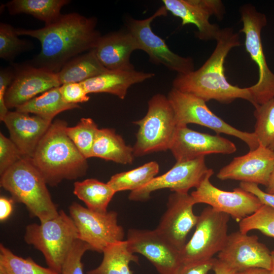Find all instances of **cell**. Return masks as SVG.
Wrapping results in <instances>:
<instances>
[{
	"label": "cell",
	"mask_w": 274,
	"mask_h": 274,
	"mask_svg": "<svg viewBox=\"0 0 274 274\" xmlns=\"http://www.w3.org/2000/svg\"><path fill=\"white\" fill-rule=\"evenodd\" d=\"M80 108L78 104H69L64 101L59 86L51 89L40 95L16 108V111L32 113L44 119L52 121L58 114L63 111Z\"/></svg>",
	"instance_id": "obj_28"
},
{
	"label": "cell",
	"mask_w": 274,
	"mask_h": 274,
	"mask_svg": "<svg viewBox=\"0 0 274 274\" xmlns=\"http://www.w3.org/2000/svg\"><path fill=\"white\" fill-rule=\"evenodd\" d=\"M70 216L78 233V239L91 250L102 253L113 243L124 240V231L118 224V214L113 211L101 213L74 202L69 207Z\"/></svg>",
	"instance_id": "obj_10"
},
{
	"label": "cell",
	"mask_w": 274,
	"mask_h": 274,
	"mask_svg": "<svg viewBox=\"0 0 274 274\" xmlns=\"http://www.w3.org/2000/svg\"><path fill=\"white\" fill-rule=\"evenodd\" d=\"M12 66L1 67L0 70V119L2 121L8 113L5 101L6 92L11 84L14 77Z\"/></svg>",
	"instance_id": "obj_39"
},
{
	"label": "cell",
	"mask_w": 274,
	"mask_h": 274,
	"mask_svg": "<svg viewBox=\"0 0 274 274\" xmlns=\"http://www.w3.org/2000/svg\"><path fill=\"white\" fill-rule=\"evenodd\" d=\"M229 218L210 206L205 208L198 216L192 237L180 251L181 263L209 260L221 251L228 235Z\"/></svg>",
	"instance_id": "obj_9"
},
{
	"label": "cell",
	"mask_w": 274,
	"mask_h": 274,
	"mask_svg": "<svg viewBox=\"0 0 274 274\" xmlns=\"http://www.w3.org/2000/svg\"><path fill=\"white\" fill-rule=\"evenodd\" d=\"M169 100L179 126L193 123L206 127L217 134L224 133L236 137L249 147L250 151L259 146L258 140L253 132L240 130L215 115L203 99L190 93L172 88L167 96Z\"/></svg>",
	"instance_id": "obj_8"
},
{
	"label": "cell",
	"mask_w": 274,
	"mask_h": 274,
	"mask_svg": "<svg viewBox=\"0 0 274 274\" xmlns=\"http://www.w3.org/2000/svg\"><path fill=\"white\" fill-rule=\"evenodd\" d=\"M213 174L211 168L195 190L191 193L195 204H207L217 211L228 214L238 222L253 214L263 206L256 196L239 187L232 191L218 188L210 181Z\"/></svg>",
	"instance_id": "obj_12"
},
{
	"label": "cell",
	"mask_w": 274,
	"mask_h": 274,
	"mask_svg": "<svg viewBox=\"0 0 274 274\" xmlns=\"http://www.w3.org/2000/svg\"><path fill=\"white\" fill-rule=\"evenodd\" d=\"M67 126V122L62 120L52 123L30 158L51 186L64 180L82 177L88 169L87 159L66 133Z\"/></svg>",
	"instance_id": "obj_3"
},
{
	"label": "cell",
	"mask_w": 274,
	"mask_h": 274,
	"mask_svg": "<svg viewBox=\"0 0 274 274\" xmlns=\"http://www.w3.org/2000/svg\"><path fill=\"white\" fill-rule=\"evenodd\" d=\"M24 238L42 253L49 268L60 274L66 258L78 239V233L70 216L60 210L53 219L28 225Z\"/></svg>",
	"instance_id": "obj_5"
},
{
	"label": "cell",
	"mask_w": 274,
	"mask_h": 274,
	"mask_svg": "<svg viewBox=\"0 0 274 274\" xmlns=\"http://www.w3.org/2000/svg\"><path fill=\"white\" fill-rule=\"evenodd\" d=\"M195 204L188 192H173L168 197L166 211L155 229L179 251L186 244L188 233L196 225L198 216L193 211Z\"/></svg>",
	"instance_id": "obj_17"
},
{
	"label": "cell",
	"mask_w": 274,
	"mask_h": 274,
	"mask_svg": "<svg viewBox=\"0 0 274 274\" xmlns=\"http://www.w3.org/2000/svg\"><path fill=\"white\" fill-rule=\"evenodd\" d=\"M14 77L5 97L8 109H15L51 89L61 86L57 73L37 67L28 62L13 63Z\"/></svg>",
	"instance_id": "obj_15"
},
{
	"label": "cell",
	"mask_w": 274,
	"mask_h": 274,
	"mask_svg": "<svg viewBox=\"0 0 274 274\" xmlns=\"http://www.w3.org/2000/svg\"><path fill=\"white\" fill-rule=\"evenodd\" d=\"M215 274H236V271L217 258L214 259L212 268Z\"/></svg>",
	"instance_id": "obj_43"
},
{
	"label": "cell",
	"mask_w": 274,
	"mask_h": 274,
	"mask_svg": "<svg viewBox=\"0 0 274 274\" xmlns=\"http://www.w3.org/2000/svg\"><path fill=\"white\" fill-rule=\"evenodd\" d=\"M243 27L239 32L245 36V47L258 68L259 78L256 84L249 87L251 104L254 107L274 98V73L269 69L262 45L261 32L267 23L265 15L255 6L246 4L240 9Z\"/></svg>",
	"instance_id": "obj_7"
},
{
	"label": "cell",
	"mask_w": 274,
	"mask_h": 274,
	"mask_svg": "<svg viewBox=\"0 0 274 274\" xmlns=\"http://www.w3.org/2000/svg\"><path fill=\"white\" fill-rule=\"evenodd\" d=\"M0 184L13 201L24 204L30 216L37 218L40 223L58 215L47 184L30 158H22L1 175Z\"/></svg>",
	"instance_id": "obj_4"
},
{
	"label": "cell",
	"mask_w": 274,
	"mask_h": 274,
	"mask_svg": "<svg viewBox=\"0 0 274 274\" xmlns=\"http://www.w3.org/2000/svg\"><path fill=\"white\" fill-rule=\"evenodd\" d=\"M213 53L198 70L187 74H178L173 87L194 95L206 102L215 100L228 104L237 98L251 102L249 87L241 88L229 83L225 76L224 64L228 53L241 45L239 35L231 27L221 30L216 39Z\"/></svg>",
	"instance_id": "obj_2"
},
{
	"label": "cell",
	"mask_w": 274,
	"mask_h": 274,
	"mask_svg": "<svg viewBox=\"0 0 274 274\" xmlns=\"http://www.w3.org/2000/svg\"><path fill=\"white\" fill-rule=\"evenodd\" d=\"M74 193L89 210L104 213L108 212V205L116 192L107 183L91 178L75 182Z\"/></svg>",
	"instance_id": "obj_29"
},
{
	"label": "cell",
	"mask_w": 274,
	"mask_h": 274,
	"mask_svg": "<svg viewBox=\"0 0 274 274\" xmlns=\"http://www.w3.org/2000/svg\"><path fill=\"white\" fill-rule=\"evenodd\" d=\"M238 226L243 233L258 230L267 236L274 237V209L263 205L256 212L238 222Z\"/></svg>",
	"instance_id": "obj_35"
},
{
	"label": "cell",
	"mask_w": 274,
	"mask_h": 274,
	"mask_svg": "<svg viewBox=\"0 0 274 274\" xmlns=\"http://www.w3.org/2000/svg\"><path fill=\"white\" fill-rule=\"evenodd\" d=\"M59 90L64 102L78 104L87 102L90 97L82 82L67 83L59 86Z\"/></svg>",
	"instance_id": "obj_38"
},
{
	"label": "cell",
	"mask_w": 274,
	"mask_h": 274,
	"mask_svg": "<svg viewBox=\"0 0 274 274\" xmlns=\"http://www.w3.org/2000/svg\"><path fill=\"white\" fill-rule=\"evenodd\" d=\"M68 0H12L6 4L10 15L26 14L43 21L45 25L55 21Z\"/></svg>",
	"instance_id": "obj_27"
},
{
	"label": "cell",
	"mask_w": 274,
	"mask_h": 274,
	"mask_svg": "<svg viewBox=\"0 0 274 274\" xmlns=\"http://www.w3.org/2000/svg\"><path fill=\"white\" fill-rule=\"evenodd\" d=\"M211 169L206 165L205 157L176 162L164 174L155 177L142 188L131 191L128 199L132 201H144L150 197L152 192L162 189L187 193L191 188H196L199 185Z\"/></svg>",
	"instance_id": "obj_13"
},
{
	"label": "cell",
	"mask_w": 274,
	"mask_h": 274,
	"mask_svg": "<svg viewBox=\"0 0 274 274\" xmlns=\"http://www.w3.org/2000/svg\"><path fill=\"white\" fill-rule=\"evenodd\" d=\"M91 157H98L122 164H130L134 158L133 148L112 128L98 129Z\"/></svg>",
	"instance_id": "obj_24"
},
{
	"label": "cell",
	"mask_w": 274,
	"mask_h": 274,
	"mask_svg": "<svg viewBox=\"0 0 274 274\" xmlns=\"http://www.w3.org/2000/svg\"><path fill=\"white\" fill-rule=\"evenodd\" d=\"M2 121L9 130L10 139L24 157L29 158L52 123L40 116L17 111H9Z\"/></svg>",
	"instance_id": "obj_21"
},
{
	"label": "cell",
	"mask_w": 274,
	"mask_h": 274,
	"mask_svg": "<svg viewBox=\"0 0 274 274\" xmlns=\"http://www.w3.org/2000/svg\"><path fill=\"white\" fill-rule=\"evenodd\" d=\"M154 75L135 70L109 71L82 83L88 94L107 93L124 99L131 86L149 79Z\"/></svg>",
	"instance_id": "obj_23"
},
{
	"label": "cell",
	"mask_w": 274,
	"mask_h": 274,
	"mask_svg": "<svg viewBox=\"0 0 274 274\" xmlns=\"http://www.w3.org/2000/svg\"><path fill=\"white\" fill-rule=\"evenodd\" d=\"M89 250H91L89 246L78 239L65 259L60 274H84L82 258Z\"/></svg>",
	"instance_id": "obj_36"
},
{
	"label": "cell",
	"mask_w": 274,
	"mask_h": 274,
	"mask_svg": "<svg viewBox=\"0 0 274 274\" xmlns=\"http://www.w3.org/2000/svg\"><path fill=\"white\" fill-rule=\"evenodd\" d=\"M94 49L98 60L107 69L129 71L134 70L130 61L131 54L140 48L127 29L101 36Z\"/></svg>",
	"instance_id": "obj_22"
},
{
	"label": "cell",
	"mask_w": 274,
	"mask_h": 274,
	"mask_svg": "<svg viewBox=\"0 0 274 274\" xmlns=\"http://www.w3.org/2000/svg\"><path fill=\"white\" fill-rule=\"evenodd\" d=\"M265 191L268 193L274 194V166Z\"/></svg>",
	"instance_id": "obj_45"
},
{
	"label": "cell",
	"mask_w": 274,
	"mask_h": 274,
	"mask_svg": "<svg viewBox=\"0 0 274 274\" xmlns=\"http://www.w3.org/2000/svg\"><path fill=\"white\" fill-rule=\"evenodd\" d=\"M133 123L139 127L132 147L134 157L169 150L178 127L169 100L159 93L149 100L146 115Z\"/></svg>",
	"instance_id": "obj_6"
},
{
	"label": "cell",
	"mask_w": 274,
	"mask_h": 274,
	"mask_svg": "<svg viewBox=\"0 0 274 274\" xmlns=\"http://www.w3.org/2000/svg\"><path fill=\"white\" fill-rule=\"evenodd\" d=\"M8 198L1 196L0 198V220H6L11 214L13 210L12 201Z\"/></svg>",
	"instance_id": "obj_42"
},
{
	"label": "cell",
	"mask_w": 274,
	"mask_h": 274,
	"mask_svg": "<svg viewBox=\"0 0 274 274\" xmlns=\"http://www.w3.org/2000/svg\"><path fill=\"white\" fill-rule=\"evenodd\" d=\"M0 274H59L51 268L43 267L31 257L24 258L14 254L0 244Z\"/></svg>",
	"instance_id": "obj_31"
},
{
	"label": "cell",
	"mask_w": 274,
	"mask_h": 274,
	"mask_svg": "<svg viewBox=\"0 0 274 274\" xmlns=\"http://www.w3.org/2000/svg\"><path fill=\"white\" fill-rule=\"evenodd\" d=\"M217 259L236 272L251 267L270 270L271 252L256 235H249L239 230L228 234Z\"/></svg>",
	"instance_id": "obj_16"
},
{
	"label": "cell",
	"mask_w": 274,
	"mask_h": 274,
	"mask_svg": "<svg viewBox=\"0 0 274 274\" xmlns=\"http://www.w3.org/2000/svg\"><path fill=\"white\" fill-rule=\"evenodd\" d=\"M239 187L256 196L263 205H266L274 209V194L263 191L254 183L240 182Z\"/></svg>",
	"instance_id": "obj_41"
},
{
	"label": "cell",
	"mask_w": 274,
	"mask_h": 274,
	"mask_svg": "<svg viewBox=\"0 0 274 274\" xmlns=\"http://www.w3.org/2000/svg\"><path fill=\"white\" fill-rule=\"evenodd\" d=\"M101 262L87 274H133L130 269L131 262L139 263V257L128 248L126 240L110 245L102 252Z\"/></svg>",
	"instance_id": "obj_26"
},
{
	"label": "cell",
	"mask_w": 274,
	"mask_h": 274,
	"mask_svg": "<svg viewBox=\"0 0 274 274\" xmlns=\"http://www.w3.org/2000/svg\"><path fill=\"white\" fill-rule=\"evenodd\" d=\"M236 274H271V273L270 270L265 268L251 267L237 271Z\"/></svg>",
	"instance_id": "obj_44"
},
{
	"label": "cell",
	"mask_w": 274,
	"mask_h": 274,
	"mask_svg": "<svg viewBox=\"0 0 274 274\" xmlns=\"http://www.w3.org/2000/svg\"><path fill=\"white\" fill-rule=\"evenodd\" d=\"M109 71L100 63L92 49L68 61L57 74L62 85L82 82Z\"/></svg>",
	"instance_id": "obj_25"
},
{
	"label": "cell",
	"mask_w": 274,
	"mask_h": 274,
	"mask_svg": "<svg viewBox=\"0 0 274 274\" xmlns=\"http://www.w3.org/2000/svg\"><path fill=\"white\" fill-rule=\"evenodd\" d=\"M255 109L253 132L260 145L274 151V98Z\"/></svg>",
	"instance_id": "obj_32"
},
{
	"label": "cell",
	"mask_w": 274,
	"mask_h": 274,
	"mask_svg": "<svg viewBox=\"0 0 274 274\" xmlns=\"http://www.w3.org/2000/svg\"><path fill=\"white\" fill-rule=\"evenodd\" d=\"M98 129L92 119L82 118L76 125L67 126L65 132L81 154L87 159L91 157Z\"/></svg>",
	"instance_id": "obj_33"
},
{
	"label": "cell",
	"mask_w": 274,
	"mask_h": 274,
	"mask_svg": "<svg viewBox=\"0 0 274 274\" xmlns=\"http://www.w3.org/2000/svg\"><path fill=\"white\" fill-rule=\"evenodd\" d=\"M271 266L270 271L271 274H274V250L271 252Z\"/></svg>",
	"instance_id": "obj_46"
},
{
	"label": "cell",
	"mask_w": 274,
	"mask_h": 274,
	"mask_svg": "<svg viewBox=\"0 0 274 274\" xmlns=\"http://www.w3.org/2000/svg\"><path fill=\"white\" fill-rule=\"evenodd\" d=\"M159 170L158 163L152 161L131 170L116 174L107 183L116 193L126 190L132 191L150 183Z\"/></svg>",
	"instance_id": "obj_30"
},
{
	"label": "cell",
	"mask_w": 274,
	"mask_h": 274,
	"mask_svg": "<svg viewBox=\"0 0 274 274\" xmlns=\"http://www.w3.org/2000/svg\"><path fill=\"white\" fill-rule=\"evenodd\" d=\"M15 28L10 24L0 23V57L13 61L16 56L33 47L31 42L19 38Z\"/></svg>",
	"instance_id": "obj_34"
},
{
	"label": "cell",
	"mask_w": 274,
	"mask_h": 274,
	"mask_svg": "<svg viewBox=\"0 0 274 274\" xmlns=\"http://www.w3.org/2000/svg\"><path fill=\"white\" fill-rule=\"evenodd\" d=\"M164 6L160 7L152 16L145 19L129 18L127 29L135 39L140 50L145 51L150 60L156 64H162L178 74H187L194 71L193 59L181 56L171 51L165 41L152 31L151 23L158 17L166 15Z\"/></svg>",
	"instance_id": "obj_11"
},
{
	"label": "cell",
	"mask_w": 274,
	"mask_h": 274,
	"mask_svg": "<svg viewBox=\"0 0 274 274\" xmlns=\"http://www.w3.org/2000/svg\"><path fill=\"white\" fill-rule=\"evenodd\" d=\"M97 23L95 17H87L77 13L61 14L43 28H16V32L40 42L41 51L29 63L57 73L68 61L96 47L102 36L96 29Z\"/></svg>",
	"instance_id": "obj_1"
},
{
	"label": "cell",
	"mask_w": 274,
	"mask_h": 274,
	"mask_svg": "<svg viewBox=\"0 0 274 274\" xmlns=\"http://www.w3.org/2000/svg\"><path fill=\"white\" fill-rule=\"evenodd\" d=\"M126 241L129 250L145 257L159 274H175L182 264L180 251L156 229H130Z\"/></svg>",
	"instance_id": "obj_14"
},
{
	"label": "cell",
	"mask_w": 274,
	"mask_h": 274,
	"mask_svg": "<svg viewBox=\"0 0 274 274\" xmlns=\"http://www.w3.org/2000/svg\"><path fill=\"white\" fill-rule=\"evenodd\" d=\"M169 150L176 162H183L212 154H233L236 147L218 134L198 132L185 125L178 126Z\"/></svg>",
	"instance_id": "obj_19"
},
{
	"label": "cell",
	"mask_w": 274,
	"mask_h": 274,
	"mask_svg": "<svg viewBox=\"0 0 274 274\" xmlns=\"http://www.w3.org/2000/svg\"><path fill=\"white\" fill-rule=\"evenodd\" d=\"M24 157L22 153L10 139L0 133V174Z\"/></svg>",
	"instance_id": "obj_37"
},
{
	"label": "cell",
	"mask_w": 274,
	"mask_h": 274,
	"mask_svg": "<svg viewBox=\"0 0 274 274\" xmlns=\"http://www.w3.org/2000/svg\"><path fill=\"white\" fill-rule=\"evenodd\" d=\"M167 11L182 20V25L193 24L197 28V37L201 40H215L221 29L211 23L210 18L216 16L222 19L225 12L220 0H163Z\"/></svg>",
	"instance_id": "obj_18"
},
{
	"label": "cell",
	"mask_w": 274,
	"mask_h": 274,
	"mask_svg": "<svg viewBox=\"0 0 274 274\" xmlns=\"http://www.w3.org/2000/svg\"><path fill=\"white\" fill-rule=\"evenodd\" d=\"M214 259L192 263H182L175 274H208L212 270Z\"/></svg>",
	"instance_id": "obj_40"
},
{
	"label": "cell",
	"mask_w": 274,
	"mask_h": 274,
	"mask_svg": "<svg viewBox=\"0 0 274 274\" xmlns=\"http://www.w3.org/2000/svg\"><path fill=\"white\" fill-rule=\"evenodd\" d=\"M274 166V151L261 145L234 157L217 174L218 179L267 185Z\"/></svg>",
	"instance_id": "obj_20"
}]
</instances>
